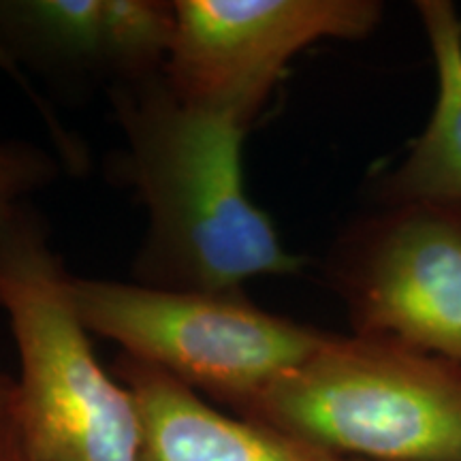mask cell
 <instances>
[{
	"label": "cell",
	"instance_id": "9",
	"mask_svg": "<svg viewBox=\"0 0 461 461\" xmlns=\"http://www.w3.org/2000/svg\"><path fill=\"white\" fill-rule=\"evenodd\" d=\"M0 37L17 62L105 77V0H0Z\"/></svg>",
	"mask_w": 461,
	"mask_h": 461
},
{
	"label": "cell",
	"instance_id": "8",
	"mask_svg": "<svg viewBox=\"0 0 461 461\" xmlns=\"http://www.w3.org/2000/svg\"><path fill=\"white\" fill-rule=\"evenodd\" d=\"M438 77L429 122L406 157L374 182L383 205L411 201L461 203V15L448 0H419Z\"/></svg>",
	"mask_w": 461,
	"mask_h": 461
},
{
	"label": "cell",
	"instance_id": "2",
	"mask_svg": "<svg viewBox=\"0 0 461 461\" xmlns=\"http://www.w3.org/2000/svg\"><path fill=\"white\" fill-rule=\"evenodd\" d=\"M45 221L24 205L0 224V308L20 355L11 408L32 461H141L135 397L96 359Z\"/></svg>",
	"mask_w": 461,
	"mask_h": 461
},
{
	"label": "cell",
	"instance_id": "10",
	"mask_svg": "<svg viewBox=\"0 0 461 461\" xmlns=\"http://www.w3.org/2000/svg\"><path fill=\"white\" fill-rule=\"evenodd\" d=\"M176 28V3L105 0V77L122 86L163 75Z\"/></svg>",
	"mask_w": 461,
	"mask_h": 461
},
{
	"label": "cell",
	"instance_id": "3",
	"mask_svg": "<svg viewBox=\"0 0 461 461\" xmlns=\"http://www.w3.org/2000/svg\"><path fill=\"white\" fill-rule=\"evenodd\" d=\"M235 414L348 461H461V361L327 331Z\"/></svg>",
	"mask_w": 461,
	"mask_h": 461
},
{
	"label": "cell",
	"instance_id": "5",
	"mask_svg": "<svg viewBox=\"0 0 461 461\" xmlns=\"http://www.w3.org/2000/svg\"><path fill=\"white\" fill-rule=\"evenodd\" d=\"M327 274L353 333L461 361V203L383 205L339 235Z\"/></svg>",
	"mask_w": 461,
	"mask_h": 461
},
{
	"label": "cell",
	"instance_id": "1",
	"mask_svg": "<svg viewBox=\"0 0 461 461\" xmlns=\"http://www.w3.org/2000/svg\"><path fill=\"white\" fill-rule=\"evenodd\" d=\"M109 96L126 141V176L148 212L135 282L235 293L257 276H291L303 267L248 194L246 129L182 101L165 75L112 86Z\"/></svg>",
	"mask_w": 461,
	"mask_h": 461
},
{
	"label": "cell",
	"instance_id": "7",
	"mask_svg": "<svg viewBox=\"0 0 461 461\" xmlns=\"http://www.w3.org/2000/svg\"><path fill=\"white\" fill-rule=\"evenodd\" d=\"M113 374L135 397L141 461H346L257 420L227 414L158 367L120 353Z\"/></svg>",
	"mask_w": 461,
	"mask_h": 461
},
{
	"label": "cell",
	"instance_id": "12",
	"mask_svg": "<svg viewBox=\"0 0 461 461\" xmlns=\"http://www.w3.org/2000/svg\"><path fill=\"white\" fill-rule=\"evenodd\" d=\"M0 68H3L5 73H9L11 77H14L15 82L20 84L22 88H24V90L28 92V96H31L34 105H37L39 109H41V113L45 115V120H48L50 131H51V135H54V140H56L58 143H67V132L62 131V129H60V124L56 122L54 113L48 112V105H45V103H43L41 99H39L37 95H34V90L31 88V84H28V79L24 77V73H22L20 62H17V58H15L14 54H11V50L7 48V43L3 41V37H0Z\"/></svg>",
	"mask_w": 461,
	"mask_h": 461
},
{
	"label": "cell",
	"instance_id": "6",
	"mask_svg": "<svg viewBox=\"0 0 461 461\" xmlns=\"http://www.w3.org/2000/svg\"><path fill=\"white\" fill-rule=\"evenodd\" d=\"M383 9L376 0H176L165 82L250 131L293 58L327 39L370 37Z\"/></svg>",
	"mask_w": 461,
	"mask_h": 461
},
{
	"label": "cell",
	"instance_id": "11",
	"mask_svg": "<svg viewBox=\"0 0 461 461\" xmlns=\"http://www.w3.org/2000/svg\"><path fill=\"white\" fill-rule=\"evenodd\" d=\"M58 177V160L32 143H0V224L26 205V197Z\"/></svg>",
	"mask_w": 461,
	"mask_h": 461
},
{
	"label": "cell",
	"instance_id": "14",
	"mask_svg": "<svg viewBox=\"0 0 461 461\" xmlns=\"http://www.w3.org/2000/svg\"><path fill=\"white\" fill-rule=\"evenodd\" d=\"M15 400V380L0 374V420L9 417Z\"/></svg>",
	"mask_w": 461,
	"mask_h": 461
},
{
	"label": "cell",
	"instance_id": "4",
	"mask_svg": "<svg viewBox=\"0 0 461 461\" xmlns=\"http://www.w3.org/2000/svg\"><path fill=\"white\" fill-rule=\"evenodd\" d=\"M68 295L92 336L233 412L308 359L327 336L258 308L244 291H171L68 276Z\"/></svg>",
	"mask_w": 461,
	"mask_h": 461
},
{
	"label": "cell",
	"instance_id": "15",
	"mask_svg": "<svg viewBox=\"0 0 461 461\" xmlns=\"http://www.w3.org/2000/svg\"><path fill=\"white\" fill-rule=\"evenodd\" d=\"M346 461H348V459H346Z\"/></svg>",
	"mask_w": 461,
	"mask_h": 461
},
{
	"label": "cell",
	"instance_id": "13",
	"mask_svg": "<svg viewBox=\"0 0 461 461\" xmlns=\"http://www.w3.org/2000/svg\"><path fill=\"white\" fill-rule=\"evenodd\" d=\"M0 461H32L22 445L20 431L11 414L0 420Z\"/></svg>",
	"mask_w": 461,
	"mask_h": 461
}]
</instances>
